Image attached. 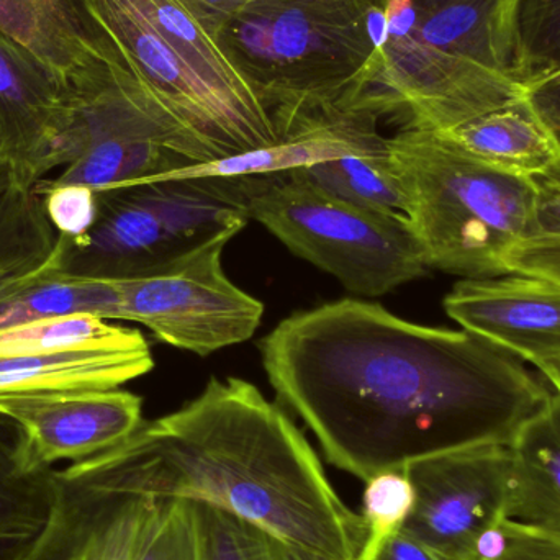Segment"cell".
Masks as SVG:
<instances>
[{"mask_svg":"<svg viewBox=\"0 0 560 560\" xmlns=\"http://www.w3.org/2000/svg\"><path fill=\"white\" fill-rule=\"evenodd\" d=\"M261 354L325 459L364 483L467 444L510 443L555 392L474 332L417 325L355 299L289 316Z\"/></svg>","mask_w":560,"mask_h":560,"instance_id":"obj_1","label":"cell"},{"mask_svg":"<svg viewBox=\"0 0 560 560\" xmlns=\"http://www.w3.org/2000/svg\"><path fill=\"white\" fill-rule=\"evenodd\" d=\"M92 459L121 489L215 506L305 558L358 560L368 539L302 431L243 378H210L199 397Z\"/></svg>","mask_w":560,"mask_h":560,"instance_id":"obj_2","label":"cell"},{"mask_svg":"<svg viewBox=\"0 0 560 560\" xmlns=\"http://www.w3.org/2000/svg\"><path fill=\"white\" fill-rule=\"evenodd\" d=\"M374 0H255L217 36L258 95L279 138L308 121L358 110L375 51Z\"/></svg>","mask_w":560,"mask_h":560,"instance_id":"obj_3","label":"cell"},{"mask_svg":"<svg viewBox=\"0 0 560 560\" xmlns=\"http://www.w3.org/2000/svg\"><path fill=\"white\" fill-rule=\"evenodd\" d=\"M388 154L428 268L464 279L509 275L532 226V177L497 170L427 128L388 138Z\"/></svg>","mask_w":560,"mask_h":560,"instance_id":"obj_4","label":"cell"},{"mask_svg":"<svg viewBox=\"0 0 560 560\" xmlns=\"http://www.w3.org/2000/svg\"><path fill=\"white\" fill-rule=\"evenodd\" d=\"M252 177H186L97 192V222L66 238L62 275L137 278L223 235L236 236L249 217Z\"/></svg>","mask_w":560,"mask_h":560,"instance_id":"obj_5","label":"cell"},{"mask_svg":"<svg viewBox=\"0 0 560 560\" xmlns=\"http://www.w3.org/2000/svg\"><path fill=\"white\" fill-rule=\"evenodd\" d=\"M249 217L349 292L378 296L428 272L404 213L354 206L292 174L252 177Z\"/></svg>","mask_w":560,"mask_h":560,"instance_id":"obj_6","label":"cell"},{"mask_svg":"<svg viewBox=\"0 0 560 560\" xmlns=\"http://www.w3.org/2000/svg\"><path fill=\"white\" fill-rule=\"evenodd\" d=\"M233 238L219 236L153 271L112 280L120 319L140 323L161 341L199 355L248 341L265 305L223 271V249Z\"/></svg>","mask_w":560,"mask_h":560,"instance_id":"obj_7","label":"cell"},{"mask_svg":"<svg viewBox=\"0 0 560 560\" xmlns=\"http://www.w3.org/2000/svg\"><path fill=\"white\" fill-rule=\"evenodd\" d=\"M506 441H480L405 467L415 490L400 532L440 560H470L480 536L505 516Z\"/></svg>","mask_w":560,"mask_h":560,"instance_id":"obj_8","label":"cell"},{"mask_svg":"<svg viewBox=\"0 0 560 560\" xmlns=\"http://www.w3.org/2000/svg\"><path fill=\"white\" fill-rule=\"evenodd\" d=\"M52 480L51 513L23 560H138L160 500L121 489L92 457Z\"/></svg>","mask_w":560,"mask_h":560,"instance_id":"obj_9","label":"cell"},{"mask_svg":"<svg viewBox=\"0 0 560 560\" xmlns=\"http://www.w3.org/2000/svg\"><path fill=\"white\" fill-rule=\"evenodd\" d=\"M0 415L20 433L32 469H56L105 453L143 423V400L124 388L0 395Z\"/></svg>","mask_w":560,"mask_h":560,"instance_id":"obj_10","label":"cell"},{"mask_svg":"<svg viewBox=\"0 0 560 560\" xmlns=\"http://www.w3.org/2000/svg\"><path fill=\"white\" fill-rule=\"evenodd\" d=\"M85 19L135 79L220 158L229 137L206 89L173 51L135 0H81Z\"/></svg>","mask_w":560,"mask_h":560,"instance_id":"obj_11","label":"cell"},{"mask_svg":"<svg viewBox=\"0 0 560 560\" xmlns=\"http://www.w3.org/2000/svg\"><path fill=\"white\" fill-rule=\"evenodd\" d=\"M444 310L463 329L539 365L560 361V282L512 275L466 279L453 287Z\"/></svg>","mask_w":560,"mask_h":560,"instance_id":"obj_12","label":"cell"},{"mask_svg":"<svg viewBox=\"0 0 560 560\" xmlns=\"http://www.w3.org/2000/svg\"><path fill=\"white\" fill-rule=\"evenodd\" d=\"M71 117V94L28 49L0 33V164L35 187Z\"/></svg>","mask_w":560,"mask_h":560,"instance_id":"obj_13","label":"cell"},{"mask_svg":"<svg viewBox=\"0 0 560 560\" xmlns=\"http://www.w3.org/2000/svg\"><path fill=\"white\" fill-rule=\"evenodd\" d=\"M135 2L206 89L225 128L233 154L269 147L279 140L268 108L226 58L215 38L177 0Z\"/></svg>","mask_w":560,"mask_h":560,"instance_id":"obj_14","label":"cell"},{"mask_svg":"<svg viewBox=\"0 0 560 560\" xmlns=\"http://www.w3.org/2000/svg\"><path fill=\"white\" fill-rule=\"evenodd\" d=\"M518 0H384L387 33L512 74ZM515 78V75H513Z\"/></svg>","mask_w":560,"mask_h":560,"instance_id":"obj_15","label":"cell"},{"mask_svg":"<svg viewBox=\"0 0 560 560\" xmlns=\"http://www.w3.org/2000/svg\"><path fill=\"white\" fill-rule=\"evenodd\" d=\"M378 115L364 108L308 121L275 144L232 154L209 163L170 171L151 183L186 177H266L316 166L354 154L387 150L388 138L377 130Z\"/></svg>","mask_w":560,"mask_h":560,"instance_id":"obj_16","label":"cell"},{"mask_svg":"<svg viewBox=\"0 0 560 560\" xmlns=\"http://www.w3.org/2000/svg\"><path fill=\"white\" fill-rule=\"evenodd\" d=\"M0 33L33 52L68 92L88 88L107 66V45L81 0H0Z\"/></svg>","mask_w":560,"mask_h":560,"instance_id":"obj_17","label":"cell"},{"mask_svg":"<svg viewBox=\"0 0 560 560\" xmlns=\"http://www.w3.org/2000/svg\"><path fill=\"white\" fill-rule=\"evenodd\" d=\"M153 368L147 338L124 328L115 338L85 348L0 358V395L117 388Z\"/></svg>","mask_w":560,"mask_h":560,"instance_id":"obj_18","label":"cell"},{"mask_svg":"<svg viewBox=\"0 0 560 560\" xmlns=\"http://www.w3.org/2000/svg\"><path fill=\"white\" fill-rule=\"evenodd\" d=\"M505 516L560 535V395L518 428L509 443Z\"/></svg>","mask_w":560,"mask_h":560,"instance_id":"obj_19","label":"cell"},{"mask_svg":"<svg viewBox=\"0 0 560 560\" xmlns=\"http://www.w3.org/2000/svg\"><path fill=\"white\" fill-rule=\"evenodd\" d=\"M443 135L477 160L518 176H538L560 160L559 135L526 95Z\"/></svg>","mask_w":560,"mask_h":560,"instance_id":"obj_20","label":"cell"},{"mask_svg":"<svg viewBox=\"0 0 560 560\" xmlns=\"http://www.w3.org/2000/svg\"><path fill=\"white\" fill-rule=\"evenodd\" d=\"M55 469H32L20 433L0 415V560H23L42 535L55 502Z\"/></svg>","mask_w":560,"mask_h":560,"instance_id":"obj_21","label":"cell"},{"mask_svg":"<svg viewBox=\"0 0 560 560\" xmlns=\"http://www.w3.org/2000/svg\"><path fill=\"white\" fill-rule=\"evenodd\" d=\"M81 313L120 319V300L115 283L105 279L52 276L0 302V329Z\"/></svg>","mask_w":560,"mask_h":560,"instance_id":"obj_22","label":"cell"},{"mask_svg":"<svg viewBox=\"0 0 560 560\" xmlns=\"http://www.w3.org/2000/svg\"><path fill=\"white\" fill-rule=\"evenodd\" d=\"M287 174L354 206L398 213L407 209L404 189L392 167L388 144L387 150L378 153L339 158Z\"/></svg>","mask_w":560,"mask_h":560,"instance_id":"obj_23","label":"cell"},{"mask_svg":"<svg viewBox=\"0 0 560 560\" xmlns=\"http://www.w3.org/2000/svg\"><path fill=\"white\" fill-rule=\"evenodd\" d=\"M58 233L49 223L42 197L3 171L0 176V268L46 256Z\"/></svg>","mask_w":560,"mask_h":560,"instance_id":"obj_24","label":"cell"},{"mask_svg":"<svg viewBox=\"0 0 560 560\" xmlns=\"http://www.w3.org/2000/svg\"><path fill=\"white\" fill-rule=\"evenodd\" d=\"M560 71V0H518L512 74L523 85Z\"/></svg>","mask_w":560,"mask_h":560,"instance_id":"obj_25","label":"cell"},{"mask_svg":"<svg viewBox=\"0 0 560 560\" xmlns=\"http://www.w3.org/2000/svg\"><path fill=\"white\" fill-rule=\"evenodd\" d=\"M101 316H61L0 329V358L49 354L108 341L124 331Z\"/></svg>","mask_w":560,"mask_h":560,"instance_id":"obj_26","label":"cell"},{"mask_svg":"<svg viewBox=\"0 0 560 560\" xmlns=\"http://www.w3.org/2000/svg\"><path fill=\"white\" fill-rule=\"evenodd\" d=\"M192 503L200 560H287L292 549L275 536L206 503Z\"/></svg>","mask_w":560,"mask_h":560,"instance_id":"obj_27","label":"cell"},{"mask_svg":"<svg viewBox=\"0 0 560 560\" xmlns=\"http://www.w3.org/2000/svg\"><path fill=\"white\" fill-rule=\"evenodd\" d=\"M413 503V486L404 470L378 474L365 482L361 515L368 528V539L358 560L374 559L387 539L400 532Z\"/></svg>","mask_w":560,"mask_h":560,"instance_id":"obj_28","label":"cell"},{"mask_svg":"<svg viewBox=\"0 0 560 560\" xmlns=\"http://www.w3.org/2000/svg\"><path fill=\"white\" fill-rule=\"evenodd\" d=\"M138 560H200L192 503L186 500L158 502Z\"/></svg>","mask_w":560,"mask_h":560,"instance_id":"obj_29","label":"cell"},{"mask_svg":"<svg viewBox=\"0 0 560 560\" xmlns=\"http://www.w3.org/2000/svg\"><path fill=\"white\" fill-rule=\"evenodd\" d=\"M470 560H560V535L503 516L480 536Z\"/></svg>","mask_w":560,"mask_h":560,"instance_id":"obj_30","label":"cell"},{"mask_svg":"<svg viewBox=\"0 0 560 560\" xmlns=\"http://www.w3.org/2000/svg\"><path fill=\"white\" fill-rule=\"evenodd\" d=\"M42 197L46 215L56 233L68 240H79L97 222L98 199L95 190L78 184H55L42 179L35 186Z\"/></svg>","mask_w":560,"mask_h":560,"instance_id":"obj_31","label":"cell"},{"mask_svg":"<svg viewBox=\"0 0 560 560\" xmlns=\"http://www.w3.org/2000/svg\"><path fill=\"white\" fill-rule=\"evenodd\" d=\"M66 238L58 235L55 249L49 255L25 259L15 265L0 268V302L32 289L36 283L62 275L65 265Z\"/></svg>","mask_w":560,"mask_h":560,"instance_id":"obj_32","label":"cell"},{"mask_svg":"<svg viewBox=\"0 0 560 560\" xmlns=\"http://www.w3.org/2000/svg\"><path fill=\"white\" fill-rule=\"evenodd\" d=\"M532 179L535 210L526 238L560 240V160Z\"/></svg>","mask_w":560,"mask_h":560,"instance_id":"obj_33","label":"cell"},{"mask_svg":"<svg viewBox=\"0 0 560 560\" xmlns=\"http://www.w3.org/2000/svg\"><path fill=\"white\" fill-rule=\"evenodd\" d=\"M509 275L541 276L560 282V240L526 238L506 261Z\"/></svg>","mask_w":560,"mask_h":560,"instance_id":"obj_34","label":"cell"},{"mask_svg":"<svg viewBox=\"0 0 560 560\" xmlns=\"http://www.w3.org/2000/svg\"><path fill=\"white\" fill-rule=\"evenodd\" d=\"M184 10L209 33L217 38L219 33L255 0H177Z\"/></svg>","mask_w":560,"mask_h":560,"instance_id":"obj_35","label":"cell"},{"mask_svg":"<svg viewBox=\"0 0 560 560\" xmlns=\"http://www.w3.org/2000/svg\"><path fill=\"white\" fill-rule=\"evenodd\" d=\"M526 98L560 137V71L526 85Z\"/></svg>","mask_w":560,"mask_h":560,"instance_id":"obj_36","label":"cell"},{"mask_svg":"<svg viewBox=\"0 0 560 560\" xmlns=\"http://www.w3.org/2000/svg\"><path fill=\"white\" fill-rule=\"evenodd\" d=\"M372 560H440L436 556L431 555L427 548L408 538L404 533L398 532L397 535L387 539L384 546L378 549L377 555Z\"/></svg>","mask_w":560,"mask_h":560,"instance_id":"obj_37","label":"cell"},{"mask_svg":"<svg viewBox=\"0 0 560 560\" xmlns=\"http://www.w3.org/2000/svg\"><path fill=\"white\" fill-rule=\"evenodd\" d=\"M536 369L560 395V361L546 362V364L536 365Z\"/></svg>","mask_w":560,"mask_h":560,"instance_id":"obj_38","label":"cell"},{"mask_svg":"<svg viewBox=\"0 0 560 560\" xmlns=\"http://www.w3.org/2000/svg\"><path fill=\"white\" fill-rule=\"evenodd\" d=\"M287 560H315V559L305 558V556H302V555H299V552L292 551V552H290L289 558H287Z\"/></svg>","mask_w":560,"mask_h":560,"instance_id":"obj_39","label":"cell"},{"mask_svg":"<svg viewBox=\"0 0 560 560\" xmlns=\"http://www.w3.org/2000/svg\"><path fill=\"white\" fill-rule=\"evenodd\" d=\"M3 171H5V166H2V164H0V176H2Z\"/></svg>","mask_w":560,"mask_h":560,"instance_id":"obj_40","label":"cell"}]
</instances>
